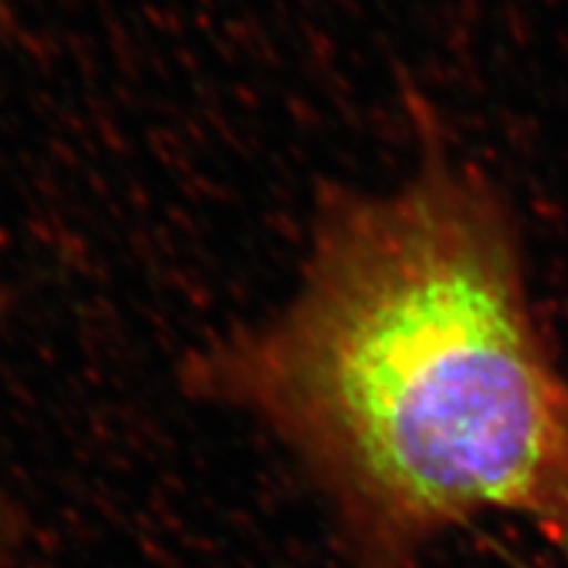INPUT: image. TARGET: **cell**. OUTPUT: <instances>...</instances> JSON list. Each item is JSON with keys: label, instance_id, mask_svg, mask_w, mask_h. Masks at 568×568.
Listing matches in <instances>:
<instances>
[{"label": "cell", "instance_id": "cell-1", "mask_svg": "<svg viewBox=\"0 0 568 568\" xmlns=\"http://www.w3.org/2000/svg\"><path fill=\"white\" fill-rule=\"evenodd\" d=\"M219 382L322 489L351 568H408L481 514L568 548V379L471 169L435 163L337 211L301 295Z\"/></svg>", "mask_w": 568, "mask_h": 568}, {"label": "cell", "instance_id": "cell-2", "mask_svg": "<svg viewBox=\"0 0 568 568\" xmlns=\"http://www.w3.org/2000/svg\"><path fill=\"white\" fill-rule=\"evenodd\" d=\"M0 568H21L19 524L3 493H0Z\"/></svg>", "mask_w": 568, "mask_h": 568}, {"label": "cell", "instance_id": "cell-3", "mask_svg": "<svg viewBox=\"0 0 568 568\" xmlns=\"http://www.w3.org/2000/svg\"><path fill=\"white\" fill-rule=\"evenodd\" d=\"M566 568H568V548H566Z\"/></svg>", "mask_w": 568, "mask_h": 568}]
</instances>
